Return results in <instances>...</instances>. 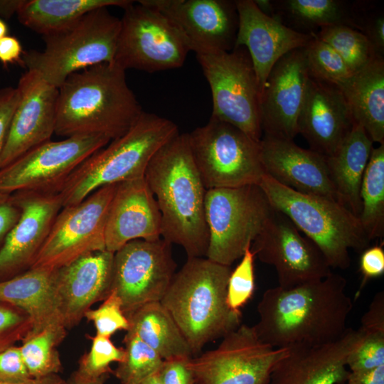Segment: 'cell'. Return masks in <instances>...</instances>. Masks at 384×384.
<instances>
[{
    "mask_svg": "<svg viewBox=\"0 0 384 384\" xmlns=\"http://www.w3.org/2000/svg\"><path fill=\"white\" fill-rule=\"evenodd\" d=\"M346 279L331 272L321 279L292 288L267 289L257 310L252 329L262 343L272 348L297 344L320 345L341 337L353 309Z\"/></svg>",
    "mask_w": 384,
    "mask_h": 384,
    "instance_id": "obj_1",
    "label": "cell"
},
{
    "mask_svg": "<svg viewBox=\"0 0 384 384\" xmlns=\"http://www.w3.org/2000/svg\"><path fill=\"white\" fill-rule=\"evenodd\" d=\"M144 178L161 216V238L181 246L188 257H206L208 230L205 188L188 134H177L150 160Z\"/></svg>",
    "mask_w": 384,
    "mask_h": 384,
    "instance_id": "obj_2",
    "label": "cell"
},
{
    "mask_svg": "<svg viewBox=\"0 0 384 384\" xmlns=\"http://www.w3.org/2000/svg\"><path fill=\"white\" fill-rule=\"evenodd\" d=\"M143 112L125 70L114 63H101L71 74L58 88L55 134L113 140L128 132Z\"/></svg>",
    "mask_w": 384,
    "mask_h": 384,
    "instance_id": "obj_3",
    "label": "cell"
},
{
    "mask_svg": "<svg viewBox=\"0 0 384 384\" xmlns=\"http://www.w3.org/2000/svg\"><path fill=\"white\" fill-rule=\"evenodd\" d=\"M231 271L230 266L206 257H188L160 302L177 324L193 356L241 324V312L232 310L227 302Z\"/></svg>",
    "mask_w": 384,
    "mask_h": 384,
    "instance_id": "obj_4",
    "label": "cell"
},
{
    "mask_svg": "<svg viewBox=\"0 0 384 384\" xmlns=\"http://www.w3.org/2000/svg\"><path fill=\"white\" fill-rule=\"evenodd\" d=\"M178 133L174 122L143 112L128 132L92 154L70 175L58 192L63 207L81 202L103 186L144 176L153 156Z\"/></svg>",
    "mask_w": 384,
    "mask_h": 384,
    "instance_id": "obj_5",
    "label": "cell"
},
{
    "mask_svg": "<svg viewBox=\"0 0 384 384\" xmlns=\"http://www.w3.org/2000/svg\"><path fill=\"white\" fill-rule=\"evenodd\" d=\"M259 186L271 206L316 244L331 268L347 269L351 265L349 250L361 252L369 247L370 240L359 218L344 205L298 192L267 174Z\"/></svg>",
    "mask_w": 384,
    "mask_h": 384,
    "instance_id": "obj_6",
    "label": "cell"
},
{
    "mask_svg": "<svg viewBox=\"0 0 384 384\" xmlns=\"http://www.w3.org/2000/svg\"><path fill=\"white\" fill-rule=\"evenodd\" d=\"M120 26V18L107 7L93 10L68 27L42 36L44 50L23 51L22 65L59 88L74 73L114 63Z\"/></svg>",
    "mask_w": 384,
    "mask_h": 384,
    "instance_id": "obj_7",
    "label": "cell"
},
{
    "mask_svg": "<svg viewBox=\"0 0 384 384\" xmlns=\"http://www.w3.org/2000/svg\"><path fill=\"white\" fill-rule=\"evenodd\" d=\"M272 209L259 185L207 190L205 215L209 238L206 257L231 266L250 248Z\"/></svg>",
    "mask_w": 384,
    "mask_h": 384,
    "instance_id": "obj_8",
    "label": "cell"
},
{
    "mask_svg": "<svg viewBox=\"0 0 384 384\" xmlns=\"http://www.w3.org/2000/svg\"><path fill=\"white\" fill-rule=\"evenodd\" d=\"M187 134L195 164L207 190L259 185L265 174L260 142L213 117L206 125Z\"/></svg>",
    "mask_w": 384,
    "mask_h": 384,
    "instance_id": "obj_9",
    "label": "cell"
},
{
    "mask_svg": "<svg viewBox=\"0 0 384 384\" xmlns=\"http://www.w3.org/2000/svg\"><path fill=\"white\" fill-rule=\"evenodd\" d=\"M196 57L211 90V117L260 142V91L247 49L236 47Z\"/></svg>",
    "mask_w": 384,
    "mask_h": 384,
    "instance_id": "obj_10",
    "label": "cell"
},
{
    "mask_svg": "<svg viewBox=\"0 0 384 384\" xmlns=\"http://www.w3.org/2000/svg\"><path fill=\"white\" fill-rule=\"evenodd\" d=\"M114 63L148 73L180 68L191 51L162 14L139 2L124 9Z\"/></svg>",
    "mask_w": 384,
    "mask_h": 384,
    "instance_id": "obj_11",
    "label": "cell"
},
{
    "mask_svg": "<svg viewBox=\"0 0 384 384\" xmlns=\"http://www.w3.org/2000/svg\"><path fill=\"white\" fill-rule=\"evenodd\" d=\"M117 185L103 186L81 202L63 207L30 268L58 270L106 250L105 226Z\"/></svg>",
    "mask_w": 384,
    "mask_h": 384,
    "instance_id": "obj_12",
    "label": "cell"
},
{
    "mask_svg": "<svg viewBox=\"0 0 384 384\" xmlns=\"http://www.w3.org/2000/svg\"><path fill=\"white\" fill-rule=\"evenodd\" d=\"M110 141L95 134L47 141L0 169V192L58 193L75 169Z\"/></svg>",
    "mask_w": 384,
    "mask_h": 384,
    "instance_id": "obj_13",
    "label": "cell"
},
{
    "mask_svg": "<svg viewBox=\"0 0 384 384\" xmlns=\"http://www.w3.org/2000/svg\"><path fill=\"white\" fill-rule=\"evenodd\" d=\"M222 338L216 348L188 359L195 384H268L287 349L262 343L246 324Z\"/></svg>",
    "mask_w": 384,
    "mask_h": 384,
    "instance_id": "obj_14",
    "label": "cell"
},
{
    "mask_svg": "<svg viewBox=\"0 0 384 384\" xmlns=\"http://www.w3.org/2000/svg\"><path fill=\"white\" fill-rule=\"evenodd\" d=\"M171 244L163 238L134 240L114 253L112 289L127 317L141 306L161 302L176 273Z\"/></svg>",
    "mask_w": 384,
    "mask_h": 384,
    "instance_id": "obj_15",
    "label": "cell"
},
{
    "mask_svg": "<svg viewBox=\"0 0 384 384\" xmlns=\"http://www.w3.org/2000/svg\"><path fill=\"white\" fill-rule=\"evenodd\" d=\"M250 249L262 262L274 267L278 286L284 289L321 279L331 273L316 244L274 208Z\"/></svg>",
    "mask_w": 384,
    "mask_h": 384,
    "instance_id": "obj_16",
    "label": "cell"
},
{
    "mask_svg": "<svg viewBox=\"0 0 384 384\" xmlns=\"http://www.w3.org/2000/svg\"><path fill=\"white\" fill-rule=\"evenodd\" d=\"M177 28L196 55L234 49L238 27L235 1L140 0Z\"/></svg>",
    "mask_w": 384,
    "mask_h": 384,
    "instance_id": "obj_17",
    "label": "cell"
},
{
    "mask_svg": "<svg viewBox=\"0 0 384 384\" xmlns=\"http://www.w3.org/2000/svg\"><path fill=\"white\" fill-rule=\"evenodd\" d=\"M310 75L304 48L282 57L272 68L260 95V117L264 136L293 140Z\"/></svg>",
    "mask_w": 384,
    "mask_h": 384,
    "instance_id": "obj_18",
    "label": "cell"
},
{
    "mask_svg": "<svg viewBox=\"0 0 384 384\" xmlns=\"http://www.w3.org/2000/svg\"><path fill=\"white\" fill-rule=\"evenodd\" d=\"M18 100L0 156V169L55 134L58 88L33 70L21 77Z\"/></svg>",
    "mask_w": 384,
    "mask_h": 384,
    "instance_id": "obj_19",
    "label": "cell"
},
{
    "mask_svg": "<svg viewBox=\"0 0 384 384\" xmlns=\"http://www.w3.org/2000/svg\"><path fill=\"white\" fill-rule=\"evenodd\" d=\"M11 194L21 214L0 248V281L31 267L63 208L59 193L22 191Z\"/></svg>",
    "mask_w": 384,
    "mask_h": 384,
    "instance_id": "obj_20",
    "label": "cell"
},
{
    "mask_svg": "<svg viewBox=\"0 0 384 384\" xmlns=\"http://www.w3.org/2000/svg\"><path fill=\"white\" fill-rule=\"evenodd\" d=\"M362 339L361 331L348 328L339 338L320 345L287 347L275 363L268 384H338L349 373V355Z\"/></svg>",
    "mask_w": 384,
    "mask_h": 384,
    "instance_id": "obj_21",
    "label": "cell"
},
{
    "mask_svg": "<svg viewBox=\"0 0 384 384\" xmlns=\"http://www.w3.org/2000/svg\"><path fill=\"white\" fill-rule=\"evenodd\" d=\"M238 27L235 48L245 47L251 58L260 95L275 63L287 53L304 48L314 34L297 31L263 13L252 0L235 1Z\"/></svg>",
    "mask_w": 384,
    "mask_h": 384,
    "instance_id": "obj_22",
    "label": "cell"
},
{
    "mask_svg": "<svg viewBox=\"0 0 384 384\" xmlns=\"http://www.w3.org/2000/svg\"><path fill=\"white\" fill-rule=\"evenodd\" d=\"M113 260L114 253L98 251L55 270L56 295L66 329L78 324L93 304L110 294Z\"/></svg>",
    "mask_w": 384,
    "mask_h": 384,
    "instance_id": "obj_23",
    "label": "cell"
},
{
    "mask_svg": "<svg viewBox=\"0 0 384 384\" xmlns=\"http://www.w3.org/2000/svg\"><path fill=\"white\" fill-rule=\"evenodd\" d=\"M161 238V216L144 176L117 185L105 226V249L114 253L134 240Z\"/></svg>",
    "mask_w": 384,
    "mask_h": 384,
    "instance_id": "obj_24",
    "label": "cell"
},
{
    "mask_svg": "<svg viewBox=\"0 0 384 384\" xmlns=\"http://www.w3.org/2000/svg\"><path fill=\"white\" fill-rule=\"evenodd\" d=\"M260 147L265 174L298 192L340 203L329 176L326 156L302 148L293 140L267 136L262 137Z\"/></svg>",
    "mask_w": 384,
    "mask_h": 384,
    "instance_id": "obj_25",
    "label": "cell"
},
{
    "mask_svg": "<svg viewBox=\"0 0 384 384\" xmlns=\"http://www.w3.org/2000/svg\"><path fill=\"white\" fill-rule=\"evenodd\" d=\"M354 120L341 90L310 78L298 119V132L310 149L332 155L351 130Z\"/></svg>",
    "mask_w": 384,
    "mask_h": 384,
    "instance_id": "obj_26",
    "label": "cell"
},
{
    "mask_svg": "<svg viewBox=\"0 0 384 384\" xmlns=\"http://www.w3.org/2000/svg\"><path fill=\"white\" fill-rule=\"evenodd\" d=\"M55 275V270L30 268L0 281V300L28 314L31 322L28 334L52 326L65 327L56 295Z\"/></svg>",
    "mask_w": 384,
    "mask_h": 384,
    "instance_id": "obj_27",
    "label": "cell"
},
{
    "mask_svg": "<svg viewBox=\"0 0 384 384\" xmlns=\"http://www.w3.org/2000/svg\"><path fill=\"white\" fill-rule=\"evenodd\" d=\"M355 123L363 127L373 142L384 144V60L376 54L342 85Z\"/></svg>",
    "mask_w": 384,
    "mask_h": 384,
    "instance_id": "obj_28",
    "label": "cell"
},
{
    "mask_svg": "<svg viewBox=\"0 0 384 384\" xmlns=\"http://www.w3.org/2000/svg\"><path fill=\"white\" fill-rule=\"evenodd\" d=\"M373 142L363 127L354 123L335 152L326 156L329 174L341 203L359 218L360 190Z\"/></svg>",
    "mask_w": 384,
    "mask_h": 384,
    "instance_id": "obj_29",
    "label": "cell"
},
{
    "mask_svg": "<svg viewBox=\"0 0 384 384\" xmlns=\"http://www.w3.org/2000/svg\"><path fill=\"white\" fill-rule=\"evenodd\" d=\"M133 2L130 0H24L16 14L21 24L45 36L70 26L93 10L110 6L124 9Z\"/></svg>",
    "mask_w": 384,
    "mask_h": 384,
    "instance_id": "obj_30",
    "label": "cell"
},
{
    "mask_svg": "<svg viewBox=\"0 0 384 384\" xmlns=\"http://www.w3.org/2000/svg\"><path fill=\"white\" fill-rule=\"evenodd\" d=\"M129 329L163 360L193 357L177 324L160 302L146 304L127 316Z\"/></svg>",
    "mask_w": 384,
    "mask_h": 384,
    "instance_id": "obj_31",
    "label": "cell"
},
{
    "mask_svg": "<svg viewBox=\"0 0 384 384\" xmlns=\"http://www.w3.org/2000/svg\"><path fill=\"white\" fill-rule=\"evenodd\" d=\"M359 219L370 240L384 236V144L373 149L362 179Z\"/></svg>",
    "mask_w": 384,
    "mask_h": 384,
    "instance_id": "obj_32",
    "label": "cell"
},
{
    "mask_svg": "<svg viewBox=\"0 0 384 384\" xmlns=\"http://www.w3.org/2000/svg\"><path fill=\"white\" fill-rule=\"evenodd\" d=\"M65 334L64 326H52L28 334L21 341V354L31 378H43L61 371L57 346Z\"/></svg>",
    "mask_w": 384,
    "mask_h": 384,
    "instance_id": "obj_33",
    "label": "cell"
},
{
    "mask_svg": "<svg viewBox=\"0 0 384 384\" xmlns=\"http://www.w3.org/2000/svg\"><path fill=\"white\" fill-rule=\"evenodd\" d=\"M314 35L339 55L352 74L363 68L378 54L364 33L346 24L324 26Z\"/></svg>",
    "mask_w": 384,
    "mask_h": 384,
    "instance_id": "obj_34",
    "label": "cell"
},
{
    "mask_svg": "<svg viewBox=\"0 0 384 384\" xmlns=\"http://www.w3.org/2000/svg\"><path fill=\"white\" fill-rule=\"evenodd\" d=\"M123 342L124 358L112 372L121 384H141L159 371L164 360L135 334L127 331Z\"/></svg>",
    "mask_w": 384,
    "mask_h": 384,
    "instance_id": "obj_35",
    "label": "cell"
},
{
    "mask_svg": "<svg viewBox=\"0 0 384 384\" xmlns=\"http://www.w3.org/2000/svg\"><path fill=\"white\" fill-rule=\"evenodd\" d=\"M304 50L311 78L340 87L353 75L339 55L314 34Z\"/></svg>",
    "mask_w": 384,
    "mask_h": 384,
    "instance_id": "obj_36",
    "label": "cell"
},
{
    "mask_svg": "<svg viewBox=\"0 0 384 384\" xmlns=\"http://www.w3.org/2000/svg\"><path fill=\"white\" fill-rule=\"evenodd\" d=\"M289 16L306 26L320 28L346 24L344 4L337 0H288L283 2Z\"/></svg>",
    "mask_w": 384,
    "mask_h": 384,
    "instance_id": "obj_37",
    "label": "cell"
},
{
    "mask_svg": "<svg viewBox=\"0 0 384 384\" xmlns=\"http://www.w3.org/2000/svg\"><path fill=\"white\" fill-rule=\"evenodd\" d=\"M92 344L88 353L84 354L77 370L74 373L85 379H98L113 372L110 364L122 362L125 356L124 348L117 347L110 337L96 334L91 338Z\"/></svg>",
    "mask_w": 384,
    "mask_h": 384,
    "instance_id": "obj_38",
    "label": "cell"
},
{
    "mask_svg": "<svg viewBox=\"0 0 384 384\" xmlns=\"http://www.w3.org/2000/svg\"><path fill=\"white\" fill-rule=\"evenodd\" d=\"M255 255L250 248L245 252L241 261L231 271L227 287V302L236 312L251 299L255 288L254 260Z\"/></svg>",
    "mask_w": 384,
    "mask_h": 384,
    "instance_id": "obj_39",
    "label": "cell"
},
{
    "mask_svg": "<svg viewBox=\"0 0 384 384\" xmlns=\"http://www.w3.org/2000/svg\"><path fill=\"white\" fill-rule=\"evenodd\" d=\"M85 318L94 324L96 334L106 337L110 338L117 331L129 329V321L122 310L121 300L113 290L98 308L89 309Z\"/></svg>",
    "mask_w": 384,
    "mask_h": 384,
    "instance_id": "obj_40",
    "label": "cell"
},
{
    "mask_svg": "<svg viewBox=\"0 0 384 384\" xmlns=\"http://www.w3.org/2000/svg\"><path fill=\"white\" fill-rule=\"evenodd\" d=\"M360 331L361 341L348 358L347 367L351 372L368 370L384 365V332Z\"/></svg>",
    "mask_w": 384,
    "mask_h": 384,
    "instance_id": "obj_41",
    "label": "cell"
},
{
    "mask_svg": "<svg viewBox=\"0 0 384 384\" xmlns=\"http://www.w3.org/2000/svg\"><path fill=\"white\" fill-rule=\"evenodd\" d=\"M31 330V322L26 312L0 300V351L21 341Z\"/></svg>",
    "mask_w": 384,
    "mask_h": 384,
    "instance_id": "obj_42",
    "label": "cell"
},
{
    "mask_svg": "<svg viewBox=\"0 0 384 384\" xmlns=\"http://www.w3.org/2000/svg\"><path fill=\"white\" fill-rule=\"evenodd\" d=\"M31 377L22 358L19 346L14 345L0 351V382L17 383Z\"/></svg>",
    "mask_w": 384,
    "mask_h": 384,
    "instance_id": "obj_43",
    "label": "cell"
},
{
    "mask_svg": "<svg viewBox=\"0 0 384 384\" xmlns=\"http://www.w3.org/2000/svg\"><path fill=\"white\" fill-rule=\"evenodd\" d=\"M191 357H177L164 360L158 371L163 384H195L193 374L188 366Z\"/></svg>",
    "mask_w": 384,
    "mask_h": 384,
    "instance_id": "obj_44",
    "label": "cell"
},
{
    "mask_svg": "<svg viewBox=\"0 0 384 384\" xmlns=\"http://www.w3.org/2000/svg\"><path fill=\"white\" fill-rule=\"evenodd\" d=\"M18 100L17 87L9 86L0 88V156L6 141Z\"/></svg>",
    "mask_w": 384,
    "mask_h": 384,
    "instance_id": "obj_45",
    "label": "cell"
},
{
    "mask_svg": "<svg viewBox=\"0 0 384 384\" xmlns=\"http://www.w3.org/2000/svg\"><path fill=\"white\" fill-rule=\"evenodd\" d=\"M360 271L363 276L362 287L373 278L384 273V250L381 246L368 247L363 251L360 258Z\"/></svg>",
    "mask_w": 384,
    "mask_h": 384,
    "instance_id": "obj_46",
    "label": "cell"
},
{
    "mask_svg": "<svg viewBox=\"0 0 384 384\" xmlns=\"http://www.w3.org/2000/svg\"><path fill=\"white\" fill-rule=\"evenodd\" d=\"M21 209L11 193L0 192V248L18 221Z\"/></svg>",
    "mask_w": 384,
    "mask_h": 384,
    "instance_id": "obj_47",
    "label": "cell"
},
{
    "mask_svg": "<svg viewBox=\"0 0 384 384\" xmlns=\"http://www.w3.org/2000/svg\"><path fill=\"white\" fill-rule=\"evenodd\" d=\"M362 332H384V292L376 293L361 318Z\"/></svg>",
    "mask_w": 384,
    "mask_h": 384,
    "instance_id": "obj_48",
    "label": "cell"
},
{
    "mask_svg": "<svg viewBox=\"0 0 384 384\" xmlns=\"http://www.w3.org/2000/svg\"><path fill=\"white\" fill-rule=\"evenodd\" d=\"M23 53L21 43L15 36H6L0 39V62L4 66L15 63L22 65Z\"/></svg>",
    "mask_w": 384,
    "mask_h": 384,
    "instance_id": "obj_49",
    "label": "cell"
},
{
    "mask_svg": "<svg viewBox=\"0 0 384 384\" xmlns=\"http://www.w3.org/2000/svg\"><path fill=\"white\" fill-rule=\"evenodd\" d=\"M346 383L384 384V365L364 371H349Z\"/></svg>",
    "mask_w": 384,
    "mask_h": 384,
    "instance_id": "obj_50",
    "label": "cell"
},
{
    "mask_svg": "<svg viewBox=\"0 0 384 384\" xmlns=\"http://www.w3.org/2000/svg\"><path fill=\"white\" fill-rule=\"evenodd\" d=\"M365 34L372 43L376 53L382 55L384 50V18L380 15L368 25Z\"/></svg>",
    "mask_w": 384,
    "mask_h": 384,
    "instance_id": "obj_51",
    "label": "cell"
},
{
    "mask_svg": "<svg viewBox=\"0 0 384 384\" xmlns=\"http://www.w3.org/2000/svg\"><path fill=\"white\" fill-rule=\"evenodd\" d=\"M24 0H0V18H10L15 13L17 14Z\"/></svg>",
    "mask_w": 384,
    "mask_h": 384,
    "instance_id": "obj_52",
    "label": "cell"
},
{
    "mask_svg": "<svg viewBox=\"0 0 384 384\" xmlns=\"http://www.w3.org/2000/svg\"><path fill=\"white\" fill-rule=\"evenodd\" d=\"M0 384H67L58 374H53L39 378H29L26 380L17 383H2Z\"/></svg>",
    "mask_w": 384,
    "mask_h": 384,
    "instance_id": "obj_53",
    "label": "cell"
},
{
    "mask_svg": "<svg viewBox=\"0 0 384 384\" xmlns=\"http://www.w3.org/2000/svg\"><path fill=\"white\" fill-rule=\"evenodd\" d=\"M67 381V384H105L104 378L98 379H85L73 373Z\"/></svg>",
    "mask_w": 384,
    "mask_h": 384,
    "instance_id": "obj_54",
    "label": "cell"
},
{
    "mask_svg": "<svg viewBox=\"0 0 384 384\" xmlns=\"http://www.w3.org/2000/svg\"><path fill=\"white\" fill-rule=\"evenodd\" d=\"M141 384H163L158 372L149 376Z\"/></svg>",
    "mask_w": 384,
    "mask_h": 384,
    "instance_id": "obj_55",
    "label": "cell"
},
{
    "mask_svg": "<svg viewBox=\"0 0 384 384\" xmlns=\"http://www.w3.org/2000/svg\"><path fill=\"white\" fill-rule=\"evenodd\" d=\"M9 28L4 19L0 18V39L7 36Z\"/></svg>",
    "mask_w": 384,
    "mask_h": 384,
    "instance_id": "obj_56",
    "label": "cell"
},
{
    "mask_svg": "<svg viewBox=\"0 0 384 384\" xmlns=\"http://www.w3.org/2000/svg\"><path fill=\"white\" fill-rule=\"evenodd\" d=\"M338 384H346V382H344V383H338Z\"/></svg>",
    "mask_w": 384,
    "mask_h": 384,
    "instance_id": "obj_57",
    "label": "cell"
}]
</instances>
